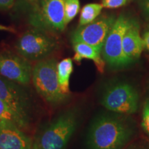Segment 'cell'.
Segmentation results:
<instances>
[{
    "label": "cell",
    "mask_w": 149,
    "mask_h": 149,
    "mask_svg": "<svg viewBox=\"0 0 149 149\" xmlns=\"http://www.w3.org/2000/svg\"><path fill=\"white\" fill-rule=\"evenodd\" d=\"M123 51L126 57L132 61L140 57L143 51L144 42L139 33L137 22L132 19L131 24L123 37Z\"/></svg>",
    "instance_id": "7c38bea8"
},
{
    "label": "cell",
    "mask_w": 149,
    "mask_h": 149,
    "mask_svg": "<svg viewBox=\"0 0 149 149\" xmlns=\"http://www.w3.org/2000/svg\"><path fill=\"white\" fill-rule=\"evenodd\" d=\"M73 70V62L70 57L62 59L57 64V74L61 91L69 94L70 77Z\"/></svg>",
    "instance_id": "5bb4252c"
},
{
    "label": "cell",
    "mask_w": 149,
    "mask_h": 149,
    "mask_svg": "<svg viewBox=\"0 0 149 149\" xmlns=\"http://www.w3.org/2000/svg\"><path fill=\"white\" fill-rule=\"evenodd\" d=\"M23 1H26V2H29V3H32L33 2H34V1H35V0H23Z\"/></svg>",
    "instance_id": "484cf974"
},
{
    "label": "cell",
    "mask_w": 149,
    "mask_h": 149,
    "mask_svg": "<svg viewBox=\"0 0 149 149\" xmlns=\"http://www.w3.org/2000/svg\"><path fill=\"white\" fill-rule=\"evenodd\" d=\"M124 149H149V142L147 141H135Z\"/></svg>",
    "instance_id": "ffe728a7"
},
{
    "label": "cell",
    "mask_w": 149,
    "mask_h": 149,
    "mask_svg": "<svg viewBox=\"0 0 149 149\" xmlns=\"http://www.w3.org/2000/svg\"><path fill=\"white\" fill-rule=\"evenodd\" d=\"M139 5L144 15L149 20V0H139Z\"/></svg>",
    "instance_id": "7402d4cb"
},
{
    "label": "cell",
    "mask_w": 149,
    "mask_h": 149,
    "mask_svg": "<svg viewBox=\"0 0 149 149\" xmlns=\"http://www.w3.org/2000/svg\"><path fill=\"white\" fill-rule=\"evenodd\" d=\"M16 125L21 129L27 128L26 124L20 120L12 109L5 102L0 100V128Z\"/></svg>",
    "instance_id": "9a60e30c"
},
{
    "label": "cell",
    "mask_w": 149,
    "mask_h": 149,
    "mask_svg": "<svg viewBox=\"0 0 149 149\" xmlns=\"http://www.w3.org/2000/svg\"><path fill=\"white\" fill-rule=\"evenodd\" d=\"M80 10L79 0H66L64 6L65 23L67 25L77 16Z\"/></svg>",
    "instance_id": "e0dca14e"
},
{
    "label": "cell",
    "mask_w": 149,
    "mask_h": 149,
    "mask_svg": "<svg viewBox=\"0 0 149 149\" xmlns=\"http://www.w3.org/2000/svg\"><path fill=\"white\" fill-rule=\"evenodd\" d=\"M77 112L68 110L61 113L43 130L37 141L40 149H64L76 130Z\"/></svg>",
    "instance_id": "277c9868"
},
{
    "label": "cell",
    "mask_w": 149,
    "mask_h": 149,
    "mask_svg": "<svg viewBox=\"0 0 149 149\" xmlns=\"http://www.w3.org/2000/svg\"><path fill=\"white\" fill-rule=\"evenodd\" d=\"M57 64L55 59L46 58L39 61L32 71L35 90L46 102L53 105L64 103L70 95L61 90L57 78Z\"/></svg>",
    "instance_id": "7a4b0ae2"
},
{
    "label": "cell",
    "mask_w": 149,
    "mask_h": 149,
    "mask_svg": "<svg viewBox=\"0 0 149 149\" xmlns=\"http://www.w3.org/2000/svg\"><path fill=\"white\" fill-rule=\"evenodd\" d=\"M101 104L110 111L123 115L136 113L139 107V95L130 84L117 82L105 89Z\"/></svg>",
    "instance_id": "52a82bcc"
},
{
    "label": "cell",
    "mask_w": 149,
    "mask_h": 149,
    "mask_svg": "<svg viewBox=\"0 0 149 149\" xmlns=\"http://www.w3.org/2000/svg\"><path fill=\"white\" fill-rule=\"evenodd\" d=\"M43 30L33 28L24 32L15 44L18 54L28 60L46 59L57 48V40Z\"/></svg>",
    "instance_id": "5b68a950"
},
{
    "label": "cell",
    "mask_w": 149,
    "mask_h": 149,
    "mask_svg": "<svg viewBox=\"0 0 149 149\" xmlns=\"http://www.w3.org/2000/svg\"><path fill=\"white\" fill-rule=\"evenodd\" d=\"M120 115L102 114L93 120L87 135L89 149L125 148L135 133V127Z\"/></svg>",
    "instance_id": "6da1fadb"
},
{
    "label": "cell",
    "mask_w": 149,
    "mask_h": 149,
    "mask_svg": "<svg viewBox=\"0 0 149 149\" xmlns=\"http://www.w3.org/2000/svg\"><path fill=\"white\" fill-rule=\"evenodd\" d=\"M0 149H1V148H0Z\"/></svg>",
    "instance_id": "4316f807"
},
{
    "label": "cell",
    "mask_w": 149,
    "mask_h": 149,
    "mask_svg": "<svg viewBox=\"0 0 149 149\" xmlns=\"http://www.w3.org/2000/svg\"><path fill=\"white\" fill-rule=\"evenodd\" d=\"M72 44L74 51V61L80 62L84 59H91L94 61L99 72L101 73L104 72L105 61L102 58L101 50L83 42H74Z\"/></svg>",
    "instance_id": "4fadbf2b"
},
{
    "label": "cell",
    "mask_w": 149,
    "mask_h": 149,
    "mask_svg": "<svg viewBox=\"0 0 149 149\" xmlns=\"http://www.w3.org/2000/svg\"><path fill=\"white\" fill-rule=\"evenodd\" d=\"M128 0H102V5L103 8H117L126 4Z\"/></svg>",
    "instance_id": "d6986e66"
},
{
    "label": "cell",
    "mask_w": 149,
    "mask_h": 149,
    "mask_svg": "<svg viewBox=\"0 0 149 149\" xmlns=\"http://www.w3.org/2000/svg\"><path fill=\"white\" fill-rule=\"evenodd\" d=\"M132 19L121 15L116 19L102 48L104 60L111 68L118 69L126 67L133 61L123 51V37L131 24Z\"/></svg>",
    "instance_id": "8992f818"
},
{
    "label": "cell",
    "mask_w": 149,
    "mask_h": 149,
    "mask_svg": "<svg viewBox=\"0 0 149 149\" xmlns=\"http://www.w3.org/2000/svg\"><path fill=\"white\" fill-rule=\"evenodd\" d=\"M66 0H35L31 3L29 22L33 28L48 33H59L66 26Z\"/></svg>",
    "instance_id": "3957f363"
},
{
    "label": "cell",
    "mask_w": 149,
    "mask_h": 149,
    "mask_svg": "<svg viewBox=\"0 0 149 149\" xmlns=\"http://www.w3.org/2000/svg\"><path fill=\"white\" fill-rule=\"evenodd\" d=\"M19 84L0 75V100L5 102L28 127L31 115V101L29 95Z\"/></svg>",
    "instance_id": "ba28073f"
},
{
    "label": "cell",
    "mask_w": 149,
    "mask_h": 149,
    "mask_svg": "<svg viewBox=\"0 0 149 149\" xmlns=\"http://www.w3.org/2000/svg\"><path fill=\"white\" fill-rule=\"evenodd\" d=\"M33 141L16 125L0 128V148L31 149Z\"/></svg>",
    "instance_id": "8fae6325"
},
{
    "label": "cell",
    "mask_w": 149,
    "mask_h": 149,
    "mask_svg": "<svg viewBox=\"0 0 149 149\" xmlns=\"http://www.w3.org/2000/svg\"><path fill=\"white\" fill-rule=\"evenodd\" d=\"M116 17L113 15H104L82 26H78L71 34V42H83L102 51L104 42Z\"/></svg>",
    "instance_id": "9c48e42d"
},
{
    "label": "cell",
    "mask_w": 149,
    "mask_h": 149,
    "mask_svg": "<svg viewBox=\"0 0 149 149\" xmlns=\"http://www.w3.org/2000/svg\"><path fill=\"white\" fill-rule=\"evenodd\" d=\"M143 42H144V46L149 51V30L144 34Z\"/></svg>",
    "instance_id": "603a6c76"
},
{
    "label": "cell",
    "mask_w": 149,
    "mask_h": 149,
    "mask_svg": "<svg viewBox=\"0 0 149 149\" xmlns=\"http://www.w3.org/2000/svg\"><path fill=\"white\" fill-rule=\"evenodd\" d=\"M141 126L145 133L149 137V98L144 104L141 119Z\"/></svg>",
    "instance_id": "ac0fdd59"
},
{
    "label": "cell",
    "mask_w": 149,
    "mask_h": 149,
    "mask_svg": "<svg viewBox=\"0 0 149 149\" xmlns=\"http://www.w3.org/2000/svg\"><path fill=\"white\" fill-rule=\"evenodd\" d=\"M102 8L103 6L100 3H88L85 5L80 13L79 26H82L95 21L101 13Z\"/></svg>",
    "instance_id": "2e32d148"
},
{
    "label": "cell",
    "mask_w": 149,
    "mask_h": 149,
    "mask_svg": "<svg viewBox=\"0 0 149 149\" xmlns=\"http://www.w3.org/2000/svg\"><path fill=\"white\" fill-rule=\"evenodd\" d=\"M0 31H7V32H10V33L16 32L15 29H14L13 28L10 26H4V25H1V24H0Z\"/></svg>",
    "instance_id": "cb8c5ba5"
},
{
    "label": "cell",
    "mask_w": 149,
    "mask_h": 149,
    "mask_svg": "<svg viewBox=\"0 0 149 149\" xmlns=\"http://www.w3.org/2000/svg\"><path fill=\"white\" fill-rule=\"evenodd\" d=\"M15 0H0V10H10L14 6Z\"/></svg>",
    "instance_id": "44dd1931"
},
{
    "label": "cell",
    "mask_w": 149,
    "mask_h": 149,
    "mask_svg": "<svg viewBox=\"0 0 149 149\" xmlns=\"http://www.w3.org/2000/svg\"><path fill=\"white\" fill-rule=\"evenodd\" d=\"M31 149H40V148H39V146H38V144H37V141H35V142L33 143V146H32V148H31Z\"/></svg>",
    "instance_id": "d4e9b609"
},
{
    "label": "cell",
    "mask_w": 149,
    "mask_h": 149,
    "mask_svg": "<svg viewBox=\"0 0 149 149\" xmlns=\"http://www.w3.org/2000/svg\"><path fill=\"white\" fill-rule=\"evenodd\" d=\"M33 68L28 59L6 50L0 51V75L21 84H28Z\"/></svg>",
    "instance_id": "30bf717a"
}]
</instances>
